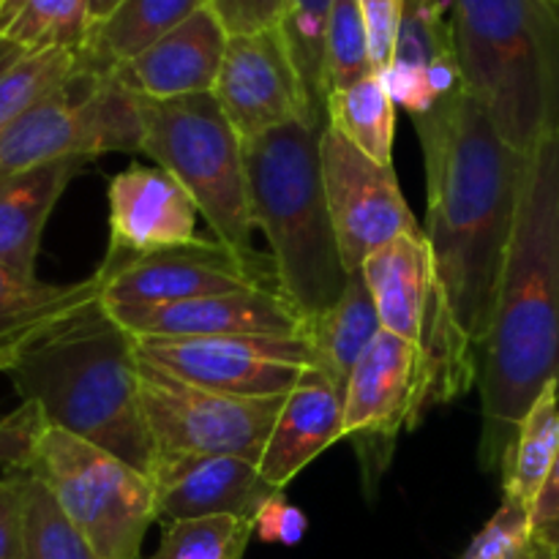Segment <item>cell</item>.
<instances>
[{
	"label": "cell",
	"mask_w": 559,
	"mask_h": 559,
	"mask_svg": "<svg viewBox=\"0 0 559 559\" xmlns=\"http://www.w3.org/2000/svg\"><path fill=\"white\" fill-rule=\"evenodd\" d=\"M213 96L240 140H251L289 123L328 126L306 96L282 25L229 36Z\"/></svg>",
	"instance_id": "cell-15"
},
{
	"label": "cell",
	"mask_w": 559,
	"mask_h": 559,
	"mask_svg": "<svg viewBox=\"0 0 559 559\" xmlns=\"http://www.w3.org/2000/svg\"><path fill=\"white\" fill-rule=\"evenodd\" d=\"M396 102L377 71L325 96V120L377 164H393Z\"/></svg>",
	"instance_id": "cell-27"
},
{
	"label": "cell",
	"mask_w": 559,
	"mask_h": 559,
	"mask_svg": "<svg viewBox=\"0 0 559 559\" xmlns=\"http://www.w3.org/2000/svg\"><path fill=\"white\" fill-rule=\"evenodd\" d=\"M322 129L289 123L243 140L251 218L271 246L278 293L304 325L336 304L349 278L322 189Z\"/></svg>",
	"instance_id": "cell-4"
},
{
	"label": "cell",
	"mask_w": 559,
	"mask_h": 559,
	"mask_svg": "<svg viewBox=\"0 0 559 559\" xmlns=\"http://www.w3.org/2000/svg\"><path fill=\"white\" fill-rule=\"evenodd\" d=\"M207 0H118L112 11L87 31L82 63L96 74H112L173 33Z\"/></svg>",
	"instance_id": "cell-24"
},
{
	"label": "cell",
	"mask_w": 559,
	"mask_h": 559,
	"mask_svg": "<svg viewBox=\"0 0 559 559\" xmlns=\"http://www.w3.org/2000/svg\"><path fill=\"white\" fill-rule=\"evenodd\" d=\"M254 522L240 516H200L162 522L158 549L147 559H243Z\"/></svg>",
	"instance_id": "cell-30"
},
{
	"label": "cell",
	"mask_w": 559,
	"mask_h": 559,
	"mask_svg": "<svg viewBox=\"0 0 559 559\" xmlns=\"http://www.w3.org/2000/svg\"><path fill=\"white\" fill-rule=\"evenodd\" d=\"M44 429H47V420L38 404L33 402H20V407L3 415L0 418V467L31 469Z\"/></svg>",
	"instance_id": "cell-36"
},
{
	"label": "cell",
	"mask_w": 559,
	"mask_h": 559,
	"mask_svg": "<svg viewBox=\"0 0 559 559\" xmlns=\"http://www.w3.org/2000/svg\"><path fill=\"white\" fill-rule=\"evenodd\" d=\"M382 331L413 344L424 358L426 413L478 388L480 355L459 331L437 278L426 235H402L360 267Z\"/></svg>",
	"instance_id": "cell-7"
},
{
	"label": "cell",
	"mask_w": 559,
	"mask_h": 559,
	"mask_svg": "<svg viewBox=\"0 0 559 559\" xmlns=\"http://www.w3.org/2000/svg\"><path fill=\"white\" fill-rule=\"evenodd\" d=\"M530 559H555V557H551V549H549V546H546L544 540H540L538 549H535V555L530 557Z\"/></svg>",
	"instance_id": "cell-42"
},
{
	"label": "cell",
	"mask_w": 559,
	"mask_h": 559,
	"mask_svg": "<svg viewBox=\"0 0 559 559\" xmlns=\"http://www.w3.org/2000/svg\"><path fill=\"white\" fill-rule=\"evenodd\" d=\"M140 153L183 186L213 238L235 254L257 257L243 140L229 126L216 96L140 98Z\"/></svg>",
	"instance_id": "cell-6"
},
{
	"label": "cell",
	"mask_w": 559,
	"mask_h": 559,
	"mask_svg": "<svg viewBox=\"0 0 559 559\" xmlns=\"http://www.w3.org/2000/svg\"><path fill=\"white\" fill-rule=\"evenodd\" d=\"M462 82L527 156L559 98L555 0H451Z\"/></svg>",
	"instance_id": "cell-5"
},
{
	"label": "cell",
	"mask_w": 559,
	"mask_h": 559,
	"mask_svg": "<svg viewBox=\"0 0 559 559\" xmlns=\"http://www.w3.org/2000/svg\"><path fill=\"white\" fill-rule=\"evenodd\" d=\"M229 36H246L267 27H278L287 11V0H207Z\"/></svg>",
	"instance_id": "cell-37"
},
{
	"label": "cell",
	"mask_w": 559,
	"mask_h": 559,
	"mask_svg": "<svg viewBox=\"0 0 559 559\" xmlns=\"http://www.w3.org/2000/svg\"><path fill=\"white\" fill-rule=\"evenodd\" d=\"M538 544L533 511L502 497L495 516L469 540L462 559H530Z\"/></svg>",
	"instance_id": "cell-34"
},
{
	"label": "cell",
	"mask_w": 559,
	"mask_h": 559,
	"mask_svg": "<svg viewBox=\"0 0 559 559\" xmlns=\"http://www.w3.org/2000/svg\"><path fill=\"white\" fill-rule=\"evenodd\" d=\"M115 5H118V0H91V9H87V14H91V25H96L98 20H104ZM87 31H91V27H87Z\"/></svg>",
	"instance_id": "cell-41"
},
{
	"label": "cell",
	"mask_w": 559,
	"mask_h": 559,
	"mask_svg": "<svg viewBox=\"0 0 559 559\" xmlns=\"http://www.w3.org/2000/svg\"><path fill=\"white\" fill-rule=\"evenodd\" d=\"M80 49L16 52L0 63V134L82 71Z\"/></svg>",
	"instance_id": "cell-29"
},
{
	"label": "cell",
	"mask_w": 559,
	"mask_h": 559,
	"mask_svg": "<svg viewBox=\"0 0 559 559\" xmlns=\"http://www.w3.org/2000/svg\"><path fill=\"white\" fill-rule=\"evenodd\" d=\"M140 98L112 76L82 66L60 91L27 109L0 134V175L22 173L60 158L140 153Z\"/></svg>",
	"instance_id": "cell-9"
},
{
	"label": "cell",
	"mask_w": 559,
	"mask_h": 559,
	"mask_svg": "<svg viewBox=\"0 0 559 559\" xmlns=\"http://www.w3.org/2000/svg\"><path fill=\"white\" fill-rule=\"evenodd\" d=\"M27 559H98L96 551L60 513L36 475H33L31 508H27Z\"/></svg>",
	"instance_id": "cell-33"
},
{
	"label": "cell",
	"mask_w": 559,
	"mask_h": 559,
	"mask_svg": "<svg viewBox=\"0 0 559 559\" xmlns=\"http://www.w3.org/2000/svg\"><path fill=\"white\" fill-rule=\"evenodd\" d=\"M424 358L413 344L380 331L344 388V440L353 442L366 495L388 473L402 431L426 418Z\"/></svg>",
	"instance_id": "cell-11"
},
{
	"label": "cell",
	"mask_w": 559,
	"mask_h": 559,
	"mask_svg": "<svg viewBox=\"0 0 559 559\" xmlns=\"http://www.w3.org/2000/svg\"><path fill=\"white\" fill-rule=\"evenodd\" d=\"M333 0H287L282 33L293 52L306 96L317 115L325 118V31Z\"/></svg>",
	"instance_id": "cell-31"
},
{
	"label": "cell",
	"mask_w": 559,
	"mask_h": 559,
	"mask_svg": "<svg viewBox=\"0 0 559 559\" xmlns=\"http://www.w3.org/2000/svg\"><path fill=\"white\" fill-rule=\"evenodd\" d=\"M338 440H344V393L314 366L284 396L282 413L260 456L262 478L284 491Z\"/></svg>",
	"instance_id": "cell-21"
},
{
	"label": "cell",
	"mask_w": 559,
	"mask_h": 559,
	"mask_svg": "<svg viewBox=\"0 0 559 559\" xmlns=\"http://www.w3.org/2000/svg\"><path fill=\"white\" fill-rule=\"evenodd\" d=\"M559 453V380H551L530 404L527 415L516 426L506 459L500 464L502 497L519 502L527 511L538 506L551 478Z\"/></svg>",
	"instance_id": "cell-26"
},
{
	"label": "cell",
	"mask_w": 559,
	"mask_h": 559,
	"mask_svg": "<svg viewBox=\"0 0 559 559\" xmlns=\"http://www.w3.org/2000/svg\"><path fill=\"white\" fill-rule=\"evenodd\" d=\"M31 484L27 469H3L0 475V559H27Z\"/></svg>",
	"instance_id": "cell-35"
},
{
	"label": "cell",
	"mask_w": 559,
	"mask_h": 559,
	"mask_svg": "<svg viewBox=\"0 0 559 559\" xmlns=\"http://www.w3.org/2000/svg\"><path fill=\"white\" fill-rule=\"evenodd\" d=\"M559 380V98L524 156L516 222L480 355L478 462L500 473L516 426Z\"/></svg>",
	"instance_id": "cell-2"
},
{
	"label": "cell",
	"mask_w": 559,
	"mask_h": 559,
	"mask_svg": "<svg viewBox=\"0 0 559 559\" xmlns=\"http://www.w3.org/2000/svg\"><path fill=\"white\" fill-rule=\"evenodd\" d=\"M546 546H549V549H551V557L559 559V544H546Z\"/></svg>",
	"instance_id": "cell-43"
},
{
	"label": "cell",
	"mask_w": 559,
	"mask_h": 559,
	"mask_svg": "<svg viewBox=\"0 0 559 559\" xmlns=\"http://www.w3.org/2000/svg\"><path fill=\"white\" fill-rule=\"evenodd\" d=\"M136 355L156 369L233 396H287L317 358L306 333L300 336H200L140 338Z\"/></svg>",
	"instance_id": "cell-12"
},
{
	"label": "cell",
	"mask_w": 559,
	"mask_h": 559,
	"mask_svg": "<svg viewBox=\"0 0 559 559\" xmlns=\"http://www.w3.org/2000/svg\"><path fill=\"white\" fill-rule=\"evenodd\" d=\"M140 399L156 459L240 456L257 464L284 404V396L251 399L207 391L142 358Z\"/></svg>",
	"instance_id": "cell-10"
},
{
	"label": "cell",
	"mask_w": 559,
	"mask_h": 559,
	"mask_svg": "<svg viewBox=\"0 0 559 559\" xmlns=\"http://www.w3.org/2000/svg\"><path fill=\"white\" fill-rule=\"evenodd\" d=\"M555 3H557V5H559V0H555Z\"/></svg>",
	"instance_id": "cell-44"
},
{
	"label": "cell",
	"mask_w": 559,
	"mask_h": 559,
	"mask_svg": "<svg viewBox=\"0 0 559 559\" xmlns=\"http://www.w3.org/2000/svg\"><path fill=\"white\" fill-rule=\"evenodd\" d=\"M91 0H0V38L22 52L82 49Z\"/></svg>",
	"instance_id": "cell-28"
},
{
	"label": "cell",
	"mask_w": 559,
	"mask_h": 559,
	"mask_svg": "<svg viewBox=\"0 0 559 559\" xmlns=\"http://www.w3.org/2000/svg\"><path fill=\"white\" fill-rule=\"evenodd\" d=\"M374 71L369 27L360 0H333L325 31V85L328 93L347 87Z\"/></svg>",
	"instance_id": "cell-32"
},
{
	"label": "cell",
	"mask_w": 559,
	"mask_h": 559,
	"mask_svg": "<svg viewBox=\"0 0 559 559\" xmlns=\"http://www.w3.org/2000/svg\"><path fill=\"white\" fill-rule=\"evenodd\" d=\"M380 314L374 298L366 287L364 273H349L336 304L306 325V338L314 349L317 369L344 393L355 366L380 336Z\"/></svg>",
	"instance_id": "cell-25"
},
{
	"label": "cell",
	"mask_w": 559,
	"mask_h": 559,
	"mask_svg": "<svg viewBox=\"0 0 559 559\" xmlns=\"http://www.w3.org/2000/svg\"><path fill=\"white\" fill-rule=\"evenodd\" d=\"M426 167V243L462 336L484 355L516 222L524 156L462 87L413 118Z\"/></svg>",
	"instance_id": "cell-1"
},
{
	"label": "cell",
	"mask_w": 559,
	"mask_h": 559,
	"mask_svg": "<svg viewBox=\"0 0 559 559\" xmlns=\"http://www.w3.org/2000/svg\"><path fill=\"white\" fill-rule=\"evenodd\" d=\"M227 44V27L213 14L211 5H202L151 49L107 76H112L123 91L153 102L213 93Z\"/></svg>",
	"instance_id": "cell-20"
},
{
	"label": "cell",
	"mask_w": 559,
	"mask_h": 559,
	"mask_svg": "<svg viewBox=\"0 0 559 559\" xmlns=\"http://www.w3.org/2000/svg\"><path fill=\"white\" fill-rule=\"evenodd\" d=\"M85 164L87 158H60L0 175V265L25 278H38L44 229L63 191Z\"/></svg>",
	"instance_id": "cell-22"
},
{
	"label": "cell",
	"mask_w": 559,
	"mask_h": 559,
	"mask_svg": "<svg viewBox=\"0 0 559 559\" xmlns=\"http://www.w3.org/2000/svg\"><path fill=\"white\" fill-rule=\"evenodd\" d=\"M158 522L200 516H240L254 522L278 495L260 464L240 456H162L151 469Z\"/></svg>",
	"instance_id": "cell-18"
},
{
	"label": "cell",
	"mask_w": 559,
	"mask_h": 559,
	"mask_svg": "<svg viewBox=\"0 0 559 559\" xmlns=\"http://www.w3.org/2000/svg\"><path fill=\"white\" fill-rule=\"evenodd\" d=\"M109 309V306H107ZM134 342L140 338H200V336H300L306 333L298 311L276 289L207 295L164 306H123L109 309Z\"/></svg>",
	"instance_id": "cell-17"
},
{
	"label": "cell",
	"mask_w": 559,
	"mask_h": 559,
	"mask_svg": "<svg viewBox=\"0 0 559 559\" xmlns=\"http://www.w3.org/2000/svg\"><path fill=\"white\" fill-rule=\"evenodd\" d=\"M309 533V519L300 508L289 506L284 491L273 495L254 519V535L262 544L298 546Z\"/></svg>",
	"instance_id": "cell-39"
},
{
	"label": "cell",
	"mask_w": 559,
	"mask_h": 559,
	"mask_svg": "<svg viewBox=\"0 0 559 559\" xmlns=\"http://www.w3.org/2000/svg\"><path fill=\"white\" fill-rule=\"evenodd\" d=\"M109 246L104 262L131 260L180 249L202 240L197 235L194 200L156 164L131 162L107 183Z\"/></svg>",
	"instance_id": "cell-16"
},
{
	"label": "cell",
	"mask_w": 559,
	"mask_h": 559,
	"mask_svg": "<svg viewBox=\"0 0 559 559\" xmlns=\"http://www.w3.org/2000/svg\"><path fill=\"white\" fill-rule=\"evenodd\" d=\"M102 295L98 273L71 284L25 278L0 265V374L5 366L60 317Z\"/></svg>",
	"instance_id": "cell-23"
},
{
	"label": "cell",
	"mask_w": 559,
	"mask_h": 559,
	"mask_svg": "<svg viewBox=\"0 0 559 559\" xmlns=\"http://www.w3.org/2000/svg\"><path fill=\"white\" fill-rule=\"evenodd\" d=\"M535 535H538L544 544H559V453L555 469H551V478L546 484L544 495H540L538 506H535Z\"/></svg>",
	"instance_id": "cell-40"
},
{
	"label": "cell",
	"mask_w": 559,
	"mask_h": 559,
	"mask_svg": "<svg viewBox=\"0 0 559 559\" xmlns=\"http://www.w3.org/2000/svg\"><path fill=\"white\" fill-rule=\"evenodd\" d=\"M27 473L41 480L98 559H142L147 530L158 522L153 484L142 469L47 426Z\"/></svg>",
	"instance_id": "cell-8"
},
{
	"label": "cell",
	"mask_w": 559,
	"mask_h": 559,
	"mask_svg": "<svg viewBox=\"0 0 559 559\" xmlns=\"http://www.w3.org/2000/svg\"><path fill=\"white\" fill-rule=\"evenodd\" d=\"M96 273L102 278V300L109 309L180 304L243 289L278 293L271 257H240L218 243L213 235L180 249L102 262Z\"/></svg>",
	"instance_id": "cell-13"
},
{
	"label": "cell",
	"mask_w": 559,
	"mask_h": 559,
	"mask_svg": "<svg viewBox=\"0 0 559 559\" xmlns=\"http://www.w3.org/2000/svg\"><path fill=\"white\" fill-rule=\"evenodd\" d=\"M396 107L409 118L429 115L437 104L462 91L451 0H407L396 49L385 71H380Z\"/></svg>",
	"instance_id": "cell-19"
},
{
	"label": "cell",
	"mask_w": 559,
	"mask_h": 559,
	"mask_svg": "<svg viewBox=\"0 0 559 559\" xmlns=\"http://www.w3.org/2000/svg\"><path fill=\"white\" fill-rule=\"evenodd\" d=\"M404 5H407V0H360L366 27H369L371 63H374L377 74L385 71L393 58L399 25H402L404 16Z\"/></svg>",
	"instance_id": "cell-38"
},
{
	"label": "cell",
	"mask_w": 559,
	"mask_h": 559,
	"mask_svg": "<svg viewBox=\"0 0 559 559\" xmlns=\"http://www.w3.org/2000/svg\"><path fill=\"white\" fill-rule=\"evenodd\" d=\"M3 374L20 402L38 404L47 426L151 475L156 451L142 413L136 344L102 295L38 333Z\"/></svg>",
	"instance_id": "cell-3"
},
{
	"label": "cell",
	"mask_w": 559,
	"mask_h": 559,
	"mask_svg": "<svg viewBox=\"0 0 559 559\" xmlns=\"http://www.w3.org/2000/svg\"><path fill=\"white\" fill-rule=\"evenodd\" d=\"M322 189L347 273L402 235H424L399 186L393 164H377L331 126L320 136Z\"/></svg>",
	"instance_id": "cell-14"
}]
</instances>
